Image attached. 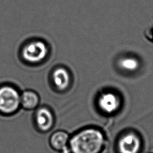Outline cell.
I'll return each mask as SVG.
<instances>
[{
    "instance_id": "obj_1",
    "label": "cell",
    "mask_w": 153,
    "mask_h": 153,
    "mask_svg": "<svg viewBox=\"0 0 153 153\" xmlns=\"http://www.w3.org/2000/svg\"><path fill=\"white\" fill-rule=\"evenodd\" d=\"M105 142L103 133L94 128H87L69 139L71 153H99Z\"/></svg>"
},
{
    "instance_id": "obj_2",
    "label": "cell",
    "mask_w": 153,
    "mask_h": 153,
    "mask_svg": "<svg viewBox=\"0 0 153 153\" xmlns=\"http://www.w3.org/2000/svg\"><path fill=\"white\" fill-rule=\"evenodd\" d=\"M20 105V95L16 89L7 85L0 88L1 113L12 114L18 110Z\"/></svg>"
},
{
    "instance_id": "obj_3",
    "label": "cell",
    "mask_w": 153,
    "mask_h": 153,
    "mask_svg": "<svg viewBox=\"0 0 153 153\" xmlns=\"http://www.w3.org/2000/svg\"><path fill=\"white\" fill-rule=\"evenodd\" d=\"M47 49L45 44L41 41H35L26 45L23 50V56L28 62H37L46 56Z\"/></svg>"
},
{
    "instance_id": "obj_4",
    "label": "cell",
    "mask_w": 153,
    "mask_h": 153,
    "mask_svg": "<svg viewBox=\"0 0 153 153\" xmlns=\"http://www.w3.org/2000/svg\"><path fill=\"white\" fill-rule=\"evenodd\" d=\"M140 146V138L136 134L131 132L122 136L118 142L120 153H138Z\"/></svg>"
},
{
    "instance_id": "obj_5",
    "label": "cell",
    "mask_w": 153,
    "mask_h": 153,
    "mask_svg": "<svg viewBox=\"0 0 153 153\" xmlns=\"http://www.w3.org/2000/svg\"><path fill=\"white\" fill-rule=\"evenodd\" d=\"M97 103L99 109L103 112L111 114L118 109L121 101L117 94L112 91H106L99 96Z\"/></svg>"
},
{
    "instance_id": "obj_6",
    "label": "cell",
    "mask_w": 153,
    "mask_h": 153,
    "mask_svg": "<svg viewBox=\"0 0 153 153\" xmlns=\"http://www.w3.org/2000/svg\"><path fill=\"white\" fill-rule=\"evenodd\" d=\"M35 121L38 128L41 131H47L52 128L54 124V117L48 108L42 107L36 112Z\"/></svg>"
},
{
    "instance_id": "obj_7",
    "label": "cell",
    "mask_w": 153,
    "mask_h": 153,
    "mask_svg": "<svg viewBox=\"0 0 153 153\" xmlns=\"http://www.w3.org/2000/svg\"><path fill=\"white\" fill-rule=\"evenodd\" d=\"M69 139V134L66 131L59 130L52 134L50 143L53 149L60 151L63 153H69L70 150L68 148Z\"/></svg>"
},
{
    "instance_id": "obj_8",
    "label": "cell",
    "mask_w": 153,
    "mask_h": 153,
    "mask_svg": "<svg viewBox=\"0 0 153 153\" xmlns=\"http://www.w3.org/2000/svg\"><path fill=\"white\" fill-rule=\"evenodd\" d=\"M53 79L55 85L59 90H64L69 85L70 77L69 73L63 68H58L54 71Z\"/></svg>"
},
{
    "instance_id": "obj_9",
    "label": "cell",
    "mask_w": 153,
    "mask_h": 153,
    "mask_svg": "<svg viewBox=\"0 0 153 153\" xmlns=\"http://www.w3.org/2000/svg\"><path fill=\"white\" fill-rule=\"evenodd\" d=\"M39 100L38 95L33 91L26 90L20 96L21 105L26 109L30 110L36 108Z\"/></svg>"
},
{
    "instance_id": "obj_10",
    "label": "cell",
    "mask_w": 153,
    "mask_h": 153,
    "mask_svg": "<svg viewBox=\"0 0 153 153\" xmlns=\"http://www.w3.org/2000/svg\"><path fill=\"white\" fill-rule=\"evenodd\" d=\"M120 67L124 71H133L139 67V62L135 57L128 56L122 58L119 62Z\"/></svg>"
}]
</instances>
